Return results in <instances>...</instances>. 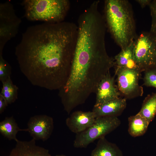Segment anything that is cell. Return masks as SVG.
I'll list each match as a JSON object with an SVG mask.
<instances>
[{
    "label": "cell",
    "instance_id": "obj_23",
    "mask_svg": "<svg viewBox=\"0 0 156 156\" xmlns=\"http://www.w3.org/2000/svg\"><path fill=\"white\" fill-rule=\"evenodd\" d=\"M8 104L4 97L0 94V114H1L4 111Z\"/></svg>",
    "mask_w": 156,
    "mask_h": 156
},
{
    "label": "cell",
    "instance_id": "obj_11",
    "mask_svg": "<svg viewBox=\"0 0 156 156\" xmlns=\"http://www.w3.org/2000/svg\"><path fill=\"white\" fill-rule=\"evenodd\" d=\"M92 111H75L66 120V125L72 132L77 134L80 133L92 126L96 118Z\"/></svg>",
    "mask_w": 156,
    "mask_h": 156
},
{
    "label": "cell",
    "instance_id": "obj_19",
    "mask_svg": "<svg viewBox=\"0 0 156 156\" xmlns=\"http://www.w3.org/2000/svg\"><path fill=\"white\" fill-rule=\"evenodd\" d=\"M2 83L0 94L5 99L8 105L14 103L18 99V87L13 83L10 77Z\"/></svg>",
    "mask_w": 156,
    "mask_h": 156
},
{
    "label": "cell",
    "instance_id": "obj_14",
    "mask_svg": "<svg viewBox=\"0 0 156 156\" xmlns=\"http://www.w3.org/2000/svg\"><path fill=\"white\" fill-rule=\"evenodd\" d=\"M134 41L126 48L122 49L121 51L115 56L114 58L115 68H126L140 71L134 59Z\"/></svg>",
    "mask_w": 156,
    "mask_h": 156
},
{
    "label": "cell",
    "instance_id": "obj_25",
    "mask_svg": "<svg viewBox=\"0 0 156 156\" xmlns=\"http://www.w3.org/2000/svg\"><path fill=\"white\" fill-rule=\"evenodd\" d=\"M55 156H66V155L64 154H60V155H57Z\"/></svg>",
    "mask_w": 156,
    "mask_h": 156
},
{
    "label": "cell",
    "instance_id": "obj_13",
    "mask_svg": "<svg viewBox=\"0 0 156 156\" xmlns=\"http://www.w3.org/2000/svg\"><path fill=\"white\" fill-rule=\"evenodd\" d=\"M127 99L123 98L113 99L97 106H94L92 111L96 117L104 116L118 117L125 109Z\"/></svg>",
    "mask_w": 156,
    "mask_h": 156
},
{
    "label": "cell",
    "instance_id": "obj_16",
    "mask_svg": "<svg viewBox=\"0 0 156 156\" xmlns=\"http://www.w3.org/2000/svg\"><path fill=\"white\" fill-rule=\"evenodd\" d=\"M128 131L132 137L142 136L146 132L150 123L138 113L131 116L128 118Z\"/></svg>",
    "mask_w": 156,
    "mask_h": 156
},
{
    "label": "cell",
    "instance_id": "obj_4",
    "mask_svg": "<svg viewBox=\"0 0 156 156\" xmlns=\"http://www.w3.org/2000/svg\"><path fill=\"white\" fill-rule=\"evenodd\" d=\"M21 4L28 20L51 23L63 21L70 5L68 0H24Z\"/></svg>",
    "mask_w": 156,
    "mask_h": 156
},
{
    "label": "cell",
    "instance_id": "obj_5",
    "mask_svg": "<svg viewBox=\"0 0 156 156\" xmlns=\"http://www.w3.org/2000/svg\"><path fill=\"white\" fill-rule=\"evenodd\" d=\"M133 53L142 72L156 68V34L143 31L137 36L133 42Z\"/></svg>",
    "mask_w": 156,
    "mask_h": 156
},
{
    "label": "cell",
    "instance_id": "obj_15",
    "mask_svg": "<svg viewBox=\"0 0 156 156\" xmlns=\"http://www.w3.org/2000/svg\"><path fill=\"white\" fill-rule=\"evenodd\" d=\"M90 156H123L122 151L116 144L109 142L105 137L99 139Z\"/></svg>",
    "mask_w": 156,
    "mask_h": 156
},
{
    "label": "cell",
    "instance_id": "obj_1",
    "mask_svg": "<svg viewBox=\"0 0 156 156\" xmlns=\"http://www.w3.org/2000/svg\"><path fill=\"white\" fill-rule=\"evenodd\" d=\"M77 26L62 21L29 27L15 49L21 71L33 85L60 90L68 78Z\"/></svg>",
    "mask_w": 156,
    "mask_h": 156
},
{
    "label": "cell",
    "instance_id": "obj_8",
    "mask_svg": "<svg viewBox=\"0 0 156 156\" xmlns=\"http://www.w3.org/2000/svg\"><path fill=\"white\" fill-rule=\"evenodd\" d=\"M21 22L10 1L0 4V54L6 43L17 34Z\"/></svg>",
    "mask_w": 156,
    "mask_h": 156
},
{
    "label": "cell",
    "instance_id": "obj_22",
    "mask_svg": "<svg viewBox=\"0 0 156 156\" xmlns=\"http://www.w3.org/2000/svg\"><path fill=\"white\" fill-rule=\"evenodd\" d=\"M149 6L152 18L150 31L156 34V0H151Z\"/></svg>",
    "mask_w": 156,
    "mask_h": 156
},
{
    "label": "cell",
    "instance_id": "obj_10",
    "mask_svg": "<svg viewBox=\"0 0 156 156\" xmlns=\"http://www.w3.org/2000/svg\"><path fill=\"white\" fill-rule=\"evenodd\" d=\"M115 75L112 76L109 71L100 81L95 93L96 98L94 106L120 97V93L115 84Z\"/></svg>",
    "mask_w": 156,
    "mask_h": 156
},
{
    "label": "cell",
    "instance_id": "obj_17",
    "mask_svg": "<svg viewBox=\"0 0 156 156\" xmlns=\"http://www.w3.org/2000/svg\"><path fill=\"white\" fill-rule=\"evenodd\" d=\"M28 131L27 129H21L18 126L13 116L6 117L0 122V133L4 137L10 140L16 142L18 139L16 134L20 131Z\"/></svg>",
    "mask_w": 156,
    "mask_h": 156
},
{
    "label": "cell",
    "instance_id": "obj_20",
    "mask_svg": "<svg viewBox=\"0 0 156 156\" xmlns=\"http://www.w3.org/2000/svg\"><path fill=\"white\" fill-rule=\"evenodd\" d=\"M0 54V80L2 83L10 77L11 67L10 64Z\"/></svg>",
    "mask_w": 156,
    "mask_h": 156
},
{
    "label": "cell",
    "instance_id": "obj_9",
    "mask_svg": "<svg viewBox=\"0 0 156 156\" xmlns=\"http://www.w3.org/2000/svg\"><path fill=\"white\" fill-rule=\"evenodd\" d=\"M28 131L32 139L44 141L48 140L53 132L54 122L53 118L45 114L31 116L27 124Z\"/></svg>",
    "mask_w": 156,
    "mask_h": 156
},
{
    "label": "cell",
    "instance_id": "obj_7",
    "mask_svg": "<svg viewBox=\"0 0 156 156\" xmlns=\"http://www.w3.org/2000/svg\"><path fill=\"white\" fill-rule=\"evenodd\" d=\"M115 68L117 85L120 96L127 99L142 96L143 88L139 83L142 72L136 69Z\"/></svg>",
    "mask_w": 156,
    "mask_h": 156
},
{
    "label": "cell",
    "instance_id": "obj_2",
    "mask_svg": "<svg viewBox=\"0 0 156 156\" xmlns=\"http://www.w3.org/2000/svg\"><path fill=\"white\" fill-rule=\"evenodd\" d=\"M70 73L67 83L80 92L95 90L101 80L114 66V58L106 48L105 24L93 19L79 21Z\"/></svg>",
    "mask_w": 156,
    "mask_h": 156
},
{
    "label": "cell",
    "instance_id": "obj_12",
    "mask_svg": "<svg viewBox=\"0 0 156 156\" xmlns=\"http://www.w3.org/2000/svg\"><path fill=\"white\" fill-rule=\"evenodd\" d=\"M8 156H51L49 150L36 144L32 139L29 141L18 140Z\"/></svg>",
    "mask_w": 156,
    "mask_h": 156
},
{
    "label": "cell",
    "instance_id": "obj_6",
    "mask_svg": "<svg viewBox=\"0 0 156 156\" xmlns=\"http://www.w3.org/2000/svg\"><path fill=\"white\" fill-rule=\"evenodd\" d=\"M118 117H96L93 124L84 131L76 134L73 146L77 148H86L95 140L105 136L114 131L120 125Z\"/></svg>",
    "mask_w": 156,
    "mask_h": 156
},
{
    "label": "cell",
    "instance_id": "obj_24",
    "mask_svg": "<svg viewBox=\"0 0 156 156\" xmlns=\"http://www.w3.org/2000/svg\"><path fill=\"white\" fill-rule=\"evenodd\" d=\"M139 3L142 8H144L146 6H149L151 0H137L135 1Z\"/></svg>",
    "mask_w": 156,
    "mask_h": 156
},
{
    "label": "cell",
    "instance_id": "obj_3",
    "mask_svg": "<svg viewBox=\"0 0 156 156\" xmlns=\"http://www.w3.org/2000/svg\"><path fill=\"white\" fill-rule=\"evenodd\" d=\"M104 12L107 29L112 38L121 49L126 48L137 36L131 4L126 0H106Z\"/></svg>",
    "mask_w": 156,
    "mask_h": 156
},
{
    "label": "cell",
    "instance_id": "obj_18",
    "mask_svg": "<svg viewBox=\"0 0 156 156\" xmlns=\"http://www.w3.org/2000/svg\"><path fill=\"white\" fill-rule=\"evenodd\" d=\"M138 113L150 123L153 120L156 114V92L145 98Z\"/></svg>",
    "mask_w": 156,
    "mask_h": 156
},
{
    "label": "cell",
    "instance_id": "obj_21",
    "mask_svg": "<svg viewBox=\"0 0 156 156\" xmlns=\"http://www.w3.org/2000/svg\"><path fill=\"white\" fill-rule=\"evenodd\" d=\"M143 85L152 87L156 89V68L150 69L144 71Z\"/></svg>",
    "mask_w": 156,
    "mask_h": 156
}]
</instances>
